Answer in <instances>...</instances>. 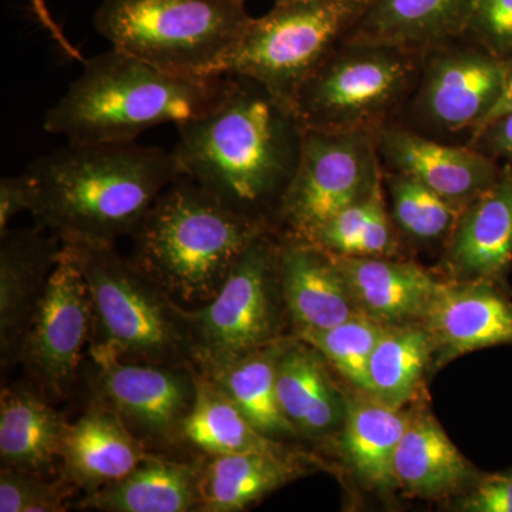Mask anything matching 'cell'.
I'll return each instance as SVG.
<instances>
[{
    "label": "cell",
    "mask_w": 512,
    "mask_h": 512,
    "mask_svg": "<svg viewBox=\"0 0 512 512\" xmlns=\"http://www.w3.org/2000/svg\"><path fill=\"white\" fill-rule=\"evenodd\" d=\"M83 63L43 121L47 133L74 144L134 143L151 128L197 119L220 103L232 79L164 72L113 47Z\"/></svg>",
    "instance_id": "3957f363"
},
{
    "label": "cell",
    "mask_w": 512,
    "mask_h": 512,
    "mask_svg": "<svg viewBox=\"0 0 512 512\" xmlns=\"http://www.w3.org/2000/svg\"><path fill=\"white\" fill-rule=\"evenodd\" d=\"M446 261L456 281L501 284L512 264V170L461 212L447 239Z\"/></svg>",
    "instance_id": "ac0fdd59"
},
{
    "label": "cell",
    "mask_w": 512,
    "mask_h": 512,
    "mask_svg": "<svg viewBox=\"0 0 512 512\" xmlns=\"http://www.w3.org/2000/svg\"><path fill=\"white\" fill-rule=\"evenodd\" d=\"M434 352V340L423 323L386 325L370 356L366 393L393 406L412 402Z\"/></svg>",
    "instance_id": "f546056e"
},
{
    "label": "cell",
    "mask_w": 512,
    "mask_h": 512,
    "mask_svg": "<svg viewBox=\"0 0 512 512\" xmlns=\"http://www.w3.org/2000/svg\"><path fill=\"white\" fill-rule=\"evenodd\" d=\"M376 143L389 171L409 175L461 210L487 191L503 170L470 144L450 146L394 123L377 131Z\"/></svg>",
    "instance_id": "5bb4252c"
},
{
    "label": "cell",
    "mask_w": 512,
    "mask_h": 512,
    "mask_svg": "<svg viewBox=\"0 0 512 512\" xmlns=\"http://www.w3.org/2000/svg\"><path fill=\"white\" fill-rule=\"evenodd\" d=\"M89 404L67 426L60 458V474L83 494L117 483L151 453L97 394Z\"/></svg>",
    "instance_id": "e0dca14e"
},
{
    "label": "cell",
    "mask_w": 512,
    "mask_h": 512,
    "mask_svg": "<svg viewBox=\"0 0 512 512\" xmlns=\"http://www.w3.org/2000/svg\"><path fill=\"white\" fill-rule=\"evenodd\" d=\"M274 229L259 235L242 254L212 301L185 309L195 369L218 365L284 339L279 333L281 239Z\"/></svg>",
    "instance_id": "9c48e42d"
},
{
    "label": "cell",
    "mask_w": 512,
    "mask_h": 512,
    "mask_svg": "<svg viewBox=\"0 0 512 512\" xmlns=\"http://www.w3.org/2000/svg\"><path fill=\"white\" fill-rule=\"evenodd\" d=\"M220 103L178 124L173 154L191 178L232 210L272 224L291 184L303 127L291 104L262 84L231 76Z\"/></svg>",
    "instance_id": "6da1fadb"
},
{
    "label": "cell",
    "mask_w": 512,
    "mask_h": 512,
    "mask_svg": "<svg viewBox=\"0 0 512 512\" xmlns=\"http://www.w3.org/2000/svg\"><path fill=\"white\" fill-rule=\"evenodd\" d=\"M37 227L70 244L131 237L180 175L173 151L136 143L74 144L30 164Z\"/></svg>",
    "instance_id": "7a4b0ae2"
},
{
    "label": "cell",
    "mask_w": 512,
    "mask_h": 512,
    "mask_svg": "<svg viewBox=\"0 0 512 512\" xmlns=\"http://www.w3.org/2000/svg\"><path fill=\"white\" fill-rule=\"evenodd\" d=\"M367 0H288L252 18L217 74L245 77L291 104L343 42Z\"/></svg>",
    "instance_id": "ba28073f"
},
{
    "label": "cell",
    "mask_w": 512,
    "mask_h": 512,
    "mask_svg": "<svg viewBox=\"0 0 512 512\" xmlns=\"http://www.w3.org/2000/svg\"><path fill=\"white\" fill-rule=\"evenodd\" d=\"M478 0H367L343 42L397 47L426 56L461 39Z\"/></svg>",
    "instance_id": "d6986e66"
},
{
    "label": "cell",
    "mask_w": 512,
    "mask_h": 512,
    "mask_svg": "<svg viewBox=\"0 0 512 512\" xmlns=\"http://www.w3.org/2000/svg\"><path fill=\"white\" fill-rule=\"evenodd\" d=\"M200 464L150 453L117 483L83 494L76 510L103 512L200 511Z\"/></svg>",
    "instance_id": "d4e9b609"
},
{
    "label": "cell",
    "mask_w": 512,
    "mask_h": 512,
    "mask_svg": "<svg viewBox=\"0 0 512 512\" xmlns=\"http://www.w3.org/2000/svg\"><path fill=\"white\" fill-rule=\"evenodd\" d=\"M383 183L376 134L303 130L301 157L275 222L289 237L308 239L333 215Z\"/></svg>",
    "instance_id": "30bf717a"
},
{
    "label": "cell",
    "mask_w": 512,
    "mask_h": 512,
    "mask_svg": "<svg viewBox=\"0 0 512 512\" xmlns=\"http://www.w3.org/2000/svg\"><path fill=\"white\" fill-rule=\"evenodd\" d=\"M468 512H512V471L478 478L461 504Z\"/></svg>",
    "instance_id": "d590c367"
},
{
    "label": "cell",
    "mask_w": 512,
    "mask_h": 512,
    "mask_svg": "<svg viewBox=\"0 0 512 512\" xmlns=\"http://www.w3.org/2000/svg\"><path fill=\"white\" fill-rule=\"evenodd\" d=\"M468 144L512 170V111L485 126Z\"/></svg>",
    "instance_id": "74e56055"
},
{
    "label": "cell",
    "mask_w": 512,
    "mask_h": 512,
    "mask_svg": "<svg viewBox=\"0 0 512 512\" xmlns=\"http://www.w3.org/2000/svg\"><path fill=\"white\" fill-rule=\"evenodd\" d=\"M383 183L392 201V220L404 234L424 242L450 238L461 208L406 174L386 171Z\"/></svg>",
    "instance_id": "1f68e13d"
},
{
    "label": "cell",
    "mask_w": 512,
    "mask_h": 512,
    "mask_svg": "<svg viewBox=\"0 0 512 512\" xmlns=\"http://www.w3.org/2000/svg\"><path fill=\"white\" fill-rule=\"evenodd\" d=\"M463 37L512 62V0H478Z\"/></svg>",
    "instance_id": "e575fe53"
},
{
    "label": "cell",
    "mask_w": 512,
    "mask_h": 512,
    "mask_svg": "<svg viewBox=\"0 0 512 512\" xmlns=\"http://www.w3.org/2000/svg\"><path fill=\"white\" fill-rule=\"evenodd\" d=\"M252 18L239 0H104L97 32L113 49L180 76H220L218 66Z\"/></svg>",
    "instance_id": "8992f818"
},
{
    "label": "cell",
    "mask_w": 512,
    "mask_h": 512,
    "mask_svg": "<svg viewBox=\"0 0 512 512\" xmlns=\"http://www.w3.org/2000/svg\"><path fill=\"white\" fill-rule=\"evenodd\" d=\"M92 332L89 285L73 249L62 244L19 355L30 382L50 400L72 390Z\"/></svg>",
    "instance_id": "8fae6325"
},
{
    "label": "cell",
    "mask_w": 512,
    "mask_h": 512,
    "mask_svg": "<svg viewBox=\"0 0 512 512\" xmlns=\"http://www.w3.org/2000/svg\"><path fill=\"white\" fill-rule=\"evenodd\" d=\"M271 228L180 174L131 234L130 259L175 302L200 308L221 291L254 239Z\"/></svg>",
    "instance_id": "277c9868"
},
{
    "label": "cell",
    "mask_w": 512,
    "mask_h": 512,
    "mask_svg": "<svg viewBox=\"0 0 512 512\" xmlns=\"http://www.w3.org/2000/svg\"><path fill=\"white\" fill-rule=\"evenodd\" d=\"M384 328L383 323L360 313L332 328L299 330L295 336L318 350L346 382L366 392L370 356Z\"/></svg>",
    "instance_id": "d6a6232c"
},
{
    "label": "cell",
    "mask_w": 512,
    "mask_h": 512,
    "mask_svg": "<svg viewBox=\"0 0 512 512\" xmlns=\"http://www.w3.org/2000/svg\"><path fill=\"white\" fill-rule=\"evenodd\" d=\"M0 353L2 366L19 363L23 340L35 316L62 242L36 227L0 235Z\"/></svg>",
    "instance_id": "2e32d148"
},
{
    "label": "cell",
    "mask_w": 512,
    "mask_h": 512,
    "mask_svg": "<svg viewBox=\"0 0 512 512\" xmlns=\"http://www.w3.org/2000/svg\"><path fill=\"white\" fill-rule=\"evenodd\" d=\"M62 244L73 249L92 296L90 359L195 367L187 308L114 244Z\"/></svg>",
    "instance_id": "5b68a950"
},
{
    "label": "cell",
    "mask_w": 512,
    "mask_h": 512,
    "mask_svg": "<svg viewBox=\"0 0 512 512\" xmlns=\"http://www.w3.org/2000/svg\"><path fill=\"white\" fill-rule=\"evenodd\" d=\"M315 457L298 451L208 456L200 464V511L248 510L279 488L311 473Z\"/></svg>",
    "instance_id": "cb8c5ba5"
},
{
    "label": "cell",
    "mask_w": 512,
    "mask_h": 512,
    "mask_svg": "<svg viewBox=\"0 0 512 512\" xmlns=\"http://www.w3.org/2000/svg\"><path fill=\"white\" fill-rule=\"evenodd\" d=\"M36 188L28 171L5 177L0 181V235L9 229L10 221L22 212H32L35 207Z\"/></svg>",
    "instance_id": "8d00e7d4"
},
{
    "label": "cell",
    "mask_w": 512,
    "mask_h": 512,
    "mask_svg": "<svg viewBox=\"0 0 512 512\" xmlns=\"http://www.w3.org/2000/svg\"><path fill=\"white\" fill-rule=\"evenodd\" d=\"M93 393L116 412L151 453L181 446L184 423L197 397L192 366L127 362L94 357Z\"/></svg>",
    "instance_id": "7c38bea8"
},
{
    "label": "cell",
    "mask_w": 512,
    "mask_h": 512,
    "mask_svg": "<svg viewBox=\"0 0 512 512\" xmlns=\"http://www.w3.org/2000/svg\"><path fill=\"white\" fill-rule=\"evenodd\" d=\"M512 74L511 60L461 39L424 56L413 93L414 117L436 133L471 134L497 106Z\"/></svg>",
    "instance_id": "4fadbf2b"
},
{
    "label": "cell",
    "mask_w": 512,
    "mask_h": 512,
    "mask_svg": "<svg viewBox=\"0 0 512 512\" xmlns=\"http://www.w3.org/2000/svg\"><path fill=\"white\" fill-rule=\"evenodd\" d=\"M397 487L417 497L453 493L473 478V470L430 413L413 414L394 454Z\"/></svg>",
    "instance_id": "4316f807"
},
{
    "label": "cell",
    "mask_w": 512,
    "mask_h": 512,
    "mask_svg": "<svg viewBox=\"0 0 512 512\" xmlns=\"http://www.w3.org/2000/svg\"><path fill=\"white\" fill-rule=\"evenodd\" d=\"M279 278L295 332L332 328L360 315L332 256L305 239H281Z\"/></svg>",
    "instance_id": "ffe728a7"
},
{
    "label": "cell",
    "mask_w": 512,
    "mask_h": 512,
    "mask_svg": "<svg viewBox=\"0 0 512 512\" xmlns=\"http://www.w3.org/2000/svg\"><path fill=\"white\" fill-rule=\"evenodd\" d=\"M412 416L403 407L384 403L366 392L348 399L340 427V453L370 488L386 491L396 485L394 454Z\"/></svg>",
    "instance_id": "484cf974"
},
{
    "label": "cell",
    "mask_w": 512,
    "mask_h": 512,
    "mask_svg": "<svg viewBox=\"0 0 512 512\" xmlns=\"http://www.w3.org/2000/svg\"><path fill=\"white\" fill-rule=\"evenodd\" d=\"M330 256L345 278L360 313L383 325L421 322L447 284L413 262Z\"/></svg>",
    "instance_id": "44dd1931"
},
{
    "label": "cell",
    "mask_w": 512,
    "mask_h": 512,
    "mask_svg": "<svg viewBox=\"0 0 512 512\" xmlns=\"http://www.w3.org/2000/svg\"><path fill=\"white\" fill-rule=\"evenodd\" d=\"M318 350L296 338H285L276 365V387L282 412L299 437L323 439L343 426L348 396L329 372Z\"/></svg>",
    "instance_id": "603a6c76"
},
{
    "label": "cell",
    "mask_w": 512,
    "mask_h": 512,
    "mask_svg": "<svg viewBox=\"0 0 512 512\" xmlns=\"http://www.w3.org/2000/svg\"><path fill=\"white\" fill-rule=\"evenodd\" d=\"M184 443L207 456L291 450L284 441L271 439L256 429L241 410L200 373L194 407L184 423Z\"/></svg>",
    "instance_id": "f1b7e54d"
},
{
    "label": "cell",
    "mask_w": 512,
    "mask_h": 512,
    "mask_svg": "<svg viewBox=\"0 0 512 512\" xmlns=\"http://www.w3.org/2000/svg\"><path fill=\"white\" fill-rule=\"evenodd\" d=\"M421 323L439 362L512 345V299L498 282H447Z\"/></svg>",
    "instance_id": "9a60e30c"
},
{
    "label": "cell",
    "mask_w": 512,
    "mask_h": 512,
    "mask_svg": "<svg viewBox=\"0 0 512 512\" xmlns=\"http://www.w3.org/2000/svg\"><path fill=\"white\" fill-rule=\"evenodd\" d=\"M80 491L62 474L42 477L22 471H0V512H62L73 508Z\"/></svg>",
    "instance_id": "836d02e7"
},
{
    "label": "cell",
    "mask_w": 512,
    "mask_h": 512,
    "mask_svg": "<svg viewBox=\"0 0 512 512\" xmlns=\"http://www.w3.org/2000/svg\"><path fill=\"white\" fill-rule=\"evenodd\" d=\"M284 339L197 370L215 384L256 429L279 441L299 437L282 412L276 387V365Z\"/></svg>",
    "instance_id": "83f0119b"
},
{
    "label": "cell",
    "mask_w": 512,
    "mask_h": 512,
    "mask_svg": "<svg viewBox=\"0 0 512 512\" xmlns=\"http://www.w3.org/2000/svg\"><path fill=\"white\" fill-rule=\"evenodd\" d=\"M383 185L333 215L305 241L333 255L392 258L399 242L384 201Z\"/></svg>",
    "instance_id": "4dcf8cb0"
},
{
    "label": "cell",
    "mask_w": 512,
    "mask_h": 512,
    "mask_svg": "<svg viewBox=\"0 0 512 512\" xmlns=\"http://www.w3.org/2000/svg\"><path fill=\"white\" fill-rule=\"evenodd\" d=\"M239 2L245 3L247 0H239ZM275 2H288V0H275Z\"/></svg>",
    "instance_id": "60d3db41"
},
{
    "label": "cell",
    "mask_w": 512,
    "mask_h": 512,
    "mask_svg": "<svg viewBox=\"0 0 512 512\" xmlns=\"http://www.w3.org/2000/svg\"><path fill=\"white\" fill-rule=\"evenodd\" d=\"M67 426L66 417L29 379L5 387L0 397L2 470L59 476Z\"/></svg>",
    "instance_id": "7402d4cb"
},
{
    "label": "cell",
    "mask_w": 512,
    "mask_h": 512,
    "mask_svg": "<svg viewBox=\"0 0 512 512\" xmlns=\"http://www.w3.org/2000/svg\"><path fill=\"white\" fill-rule=\"evenodd\" d=\"M510 111H512V74L510 80H508L507 87H505V92L503 96H501L500 101H498L497 106H495L493 111H491L490 116L483 121V124H481V126L471 134L470 138L476 136V134L480 133L485 126L493 123L494 120L500 119L501 116L510 113Z\"/></svg>",
    "instance_id": "ab89813d"
},
{
    "label": "cell",
    "mask_w": 512,
    "mask_h": 512,
    "mask_svg": "<svg viewBox=\"0 0 512 512\" xmlns=\"http://www.w3.org/2000/svg\"><path fill=\"white\" fill-rule=\"evenodd\" d=\"M424 56L397 47L340 43L292 101L303 130L376 134L419 83Z\"/></svg>",
    "instance_id": "52a82bcc"
},
{
    "label": "cell",
    "mask_w": 512,
    "mask_h": 512,
    "mask_svg": "<svg viewBox=\"0 0 512 512\" xmlns=\"http://www.w3.org/2000/svg\"><path fill=\"white\" fill-rule=\"evenodd\" d=\"M30 3H32L33 12H35L37 19H39L40 25L49 32V35L52 36V39L60 46V49H62L67 56L72 57V59L84 62L83 56L80 55L79 50L67 40L63 30L60 29L55 19L52 18V13L47 9L45 0H30Z\"/></svg>",
    "instance_id": "f35d334b"
}]
</instances>
